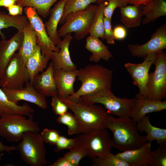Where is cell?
<instances>
[{
	"label": "cell",
	"instance_id": "7bdbcfd3",
	"mask_svg": "<svg viewBox=\"0 0 166 166\" xmlns=\"http://www.w3.org/2000/svg\"><path fill=\"white\" fill-rule=\"evenodd\" d=\"M8 14L12 16L22 15L23 11V7L20 5L15 4L7 8Z\"/></svg>",
	"mask_w": 166,
	"mask_h": 166
},
{
	"label": "cell",
	"instance_id": "603a6c76",
	"mask_svg": "<svg viewBox=\"0 0 166 166\" xmlns=\"http://www.w3.org/2000/svg\"><path fill=\"white\" fill-rule=\"evenodd\" d=\"M35 110L28 104L19 105L9 101L0 87V117L7 115H21L30 117Z\"/></svg>",
	"mask_w": 166,
	"mask_h": 166
},
{
	"label": "cell",
	"instance_id": "6da1fadb",
	"mask_svg": "<svg viewBox=\"0 0 166 166\" xmlns=\"http://www.w3.org/2000/svg\"><path fill=\"white\" fill-rule=\"evenodd\" d=\"M104 127L109 129L113 133V147L121 151L140 148L147 142L146 136L140 134L136 123L130 118H116L109 113Z\"/></svg>",
	"mask_w": 166,
	"mask_h": 166
},
{
	"label": "cell",
	"instance_id": "277c9868",
	"mask_svg": "<svg viewBox=\"0 0 166 166\" xmlns=\"http://www.w3.org/2000/svg\"><path fill=\"white\" fill-rule=\"evenodd\" d=\"M82 100L88 104L98 103L103 105L109 113L122 118H130L135 98H119L116 96L111 89H104L81 97Z\"/></svg>",
	"mask_w": 166,
	"mask_h": 166
},
{
	"label": "cell",
	"instance_id": "9a60e30c",
	"mask_svg": "<svg viewBox=\"0 0 166 166\" xmlns=\"http://www.w3.org/2000/svg\"><path fill=\"white\" fill-rule=\"evenodd\" d=\"M134 105L129 117L136 123L148 113L166 109V101H155L145 98L139 93L135 95Z\"/></svg>",
	"mask_w": 166,
	"mask_h": 166
},
{
	"label": "cell",
	"instance_id": "7a4b0ae2",
	"mask_svg": "<svg viewBox=\"0 0 166 166\" xmlns=\"http://www.w3.org/2000/svg\"><path fill=\"white\" fill-rule=\"evenodd\" d=\"M113 76L112 70L99 65H88L77 69V77L81 82V86L67 98L76 100L82 96L102 89H111Z\"/></svg>",
	"mask_w": 166,
	"mask_h": 166
},
{
	"label": "cell",
	"instance_id": "52a82bcc",
	"mask_svg": "<svg viewBox=\"0 0 166 166\" xmlns=\"http://www.w3.org/2000/svg\"><path fill=\"white\" fill-rule=\"evenodd\" d=\"M97 6L90 5L85 9L71 12L65 17L62 25L58 30L59 35L74 32L77 40L84 38L89 34L90 29Z\"/></svg>",
	"mask_w": 166,
	"mask_h": 166
},
{
	"label": "cell",
	"instance_id": "e575fe53",
	"mask_svg": "<svg viewBox=\"0 0 166 166\" xmlns=\"http://www.w3.org/2000/svg\"><path fill=\"white\" fill-rule=\"evenodd\" d=\"M73 165L79 166L80 161L85 157L88 156L87 150L85 147L78 143L73 148L70 149L63 156Z\"/></svg>",
	"mask_w": 166,
	"mask_h": 166
},
{
	"label": "cell",
	"instance_id": "3957f363",
	"mask_svg": "<svg viewBox=\"0 0 166 166\" xmlns=\"http://www.w3.org/2000/svg\"><path fill=\"white\" fill-rule=\"evenodd\" d=\"M73 113L79 126L80 133H86L104 128V123L109 113L102 107L83 101L61 99Z\"/></svg>",
	"mask_w": 166,
	"mask_h": 166
},
{
	"label": "cell",
	"instance_id": "484cf974",
	"mask_svg": "<svg viewBox=\"0 0 166 166\" xmlns=\"http://www.w3.org/2000/svg\"><path fill=\"white\" fill-rule=\"evenodd\" d=\"M50 57L43 55L40 46L37 45L33 53L29 57L26 65L29 73L30 81L39 72H42L47 67Z\"/></svg>",
	"mask_w": 166,
	"mask_h": 166
},
{
	"label": "cell",
	"instance_id": "d6a6232c",
	"mask_svg": "<svg viewBox=\"0 0 166 166\" xmlns=\"http://www.w3.org/2000/svg\"><path fill=\"white\" fill-rule=\"evenodd\" d=\"M56 120L58 123L67 126L69 135L80 133L79 123L74 114L67 112L62 115L58 116Z\"/></svg>",
	"mask_w": 166,
	"mask_h": 166
},
{
	"label": "cell",
	"instance_id": "83f0119b",
	"mask_svg": "<svg viewBox=\"0 0 166 166\" xmlns=\"http://www.w3.org/2000/svg\"><path fill=\"white\" fill-rule=\"evenodd\" d=\"M121 21L126 28L138 26L142 21L143 15L140 6H127L121 8Z\"/></svg>",
	"mask_w": 166,
	"mask_h": 166
},
{
	"label": "cell",
	"instance_id": "bcb514c9",
	"mask_svg": "<svg viewBox=\"0 0 166 166\" xmlns=\"http://www.w3.org/2000/svg\"><path fill=\"white\" fill-rule=\"evenodd\" d=\"M17 0H0V7L8 8L10 6L16 4Z\"/></svg>",
	"mask_w": 166,
	"mask_h": 166
},
{
	"label": "cell",
	"instance_id": "5bb4252c",
	"mask_svg": "<svg viewBox=\"0 0 166 166\" xmlns=\"http://www.w3.org/2000/svg\"><path fill=\"white\" fill-rule=\"evenodd\" d=\"M25 86L19 89L12 90L2 88L10 101L18 104L21 101H24L34 104L43 109L47 108L46 96L38 92L35 88L33 81L26 83Z\"/></svg>",
	"mask_w": 166,
	"mask_h": 166
},
{
	"label": "cell",
	"instance_id": "1f68e13d",
	"mask_svg": "<svg viewBox=\"0 0 166 166\" xmlns=\"http://www.w3.org/2000/svg\"><path fill=\"white\" fill-rule=\"evenodd\" d=\"M96 0H67L63 9L62 17L59 23L62 24L66 15L71 12L85 9Z\"/></svg>",
	"mask_w": 166,
	"mask_h": 166
},
{
	"label": "cell",
	"instance_id": "8fae6325",
	"mask_svg": "<svg viewBox=\"0 0 166 166\" xmlns=\"http://www.w3.org/2000/svg\"><path fill=\"white\" fill-rule=\"evenodd\" d=\"M24 11L36 33L37 44L41 47L42 54L50 57L51 60L53 52H58L60 49L49 38L45 24L37 14L36 10L31 7H25Z\"/></svg>",
	"mask_w": 166,
	"mask_h": 166
},
{
	"label": "cell",
	"instance_id": "ee69618b",
	"mask_svg": "<svg viewBox=\"0 0 166 166\" xmlns=\"http://www.w3.org/2000/svg\"><path fill=\"white\" fill-rule=\"evenodd\" d=\"M49 166H73L65 157H60Z\"/></svg>",
	"mask_w": 166,
	"mask_h": 166
},
{
	"label": "cell",
	"instance_id": "ffe728a7",
	"mask_svg": "<svg viewBox=\"0 0 166 166\" xmlns=\"http://www.w3.org/2000/svg\"><path fill=\"white\" fill-rule=\"evenodd\" d=\"M151 143L148 142L140 148L124 151L116 155L129 166H148Z\"/></svg>",
	"mask_w": 166,
	"mask_h": 166
},
{
	"label": "cell",
	"instance_id": "ba28073f",
	"mask_svg": "<svg viewBox=\"0 0 166 166\" xmlns=\"http://www.w3.org/2000/svg\"><path fill=\"white\" fill-rule=\"evenodd\" d=\"M77 137L78 143L85 147L87 157L91 160L106 156L111 152L113 147L112 139L105 128L82 133Z\"/></svg>",
	"mask_w": 166,
	"mask_h": 166
},
{
	"label": "cell",
	"instance_id": "b9f144b4",
	"mask_svg": "<svg viewBox=\"0 0 166 166\" xmlns=\"http://www.w3.org/2000/svg\"><path fill=\"white\" fill-rule=\"evenodd\" d=\"M113 31L115 40H123L127 36V30L125 27L123 26H117L114 27Z\"/></svg>",
	"mask_w": 166,
	"mask_h": 166
},
{
	"label": "cell",
	"instance_id": "5b68a950",
	"mask_svg": "<svg viewBox=\"0 0 166 166\" xmlns=\"http://www.w3.org/2000/svg\"><path fill=\"white\" fill-rule=\"evenodd\" d=\"M40 131L33 116L27 118L23 115L9 114L0 117V136L9 142H20L25 132Z\"/></svg>",
	"mask_w": 166,
	"mask_h": 166
},
{
	"label": "cell",
	"instance_id": "60d3db41",
	"mask_svg": "<svg viewBox=\"0 0 166 166\" xmlns=\"http://www.w3.org/2000/svg\"><path fill=\"white\" fill-rule=\"evenodd\" d=\"M104 39L107 42L111 45L115 44L113 31L112 29L111 21L104 17Z\"/></svg>",
	"mask_w": 166,
	"mask_h": 166
},
{
	"label": "cell",
	"instance_id": "7dc6e473",
	"mask_svg": "<svg viewBox=\"0 0 166 166\" xmlns=\"http://www.w3.org/2000/svg\"><path fill=\"white\" fill-rule=\"evenodd\" d=\"M128 3L136 6L144 5L152 0H126Z\"/></svg>",
	"mask_w": 166,
	"mask_h": 166
},
{
	"label": "cell",
	"instance_id": "d6986e66",
	"mask_svg": "<svg viewBox=\"0 0 166 166\" xmlns=\"http://www.w3.org/2000/svg\"><path fill=\"white\" fill-rule=\"evenodd\" d=\"M77 71V69L73 71H66L54 67V78L59 98L66 99L75 93L73 85Z\"/></svg>",
	"mask_w": 166,
	"mask_h": 166
},
{
	"label": "cell",
	"instance_id": "836d02e7",
	"mask_svg": "<svg viewBox=\"0 0 166 166\" xmlns=\"http://www.w3.org/2000/svg\"><path fill=\"white\" fill-rule=\"evenodd\" d=\"M91 160L93 166H129L116 155L111 152L103 157H96Z\"/></svg>",
	"mask_w": 166,
	"mask_h": 166
},
{
	"label": "cell",
	"instance_id": "d4e9b609",
	"mask_svg": "<svg viewBox=\"0 0 166 166\" xmlns=\"http://www.w3.org/2000/svg\"><path fill=\"white\" fill-rule=\"evenodd\" d=\"M141 9L143 25L154 22L158 18L166 16L165 0H152L148 2Z\"/></svg>",
	"mask_w": 166,
	"mask_h": 166
},
{
	"label": "cell",
	"instance_id": "8d00e7d4",
	"mask_svg": "<svg viewBox=\"0 0 166 166\" xmlns=\"http://www.w3.org/2000/svg\"><path fill=\"white\" fill-rule=\"evenodd\" d=\"M77 137L69 139L60 135L55 145L54 151L55 152H59L66 149H72L77 145Z\"/></svg>",
	"mask_w": 166,
	"mask_h": 166
},
{
	"label": "cell",
	"instance_id": "ab89813d",
	"mask_svg": "<svg viewBox=\"0 0 166 166\" xmlns=\"http://www.w3.org/2000/svg\"><path fill=\"white\" fill-rule=\"evenodd\" d=\"M51 105L53 112L55 114L58 116L67 112L69 109L67 106L60 100L58 96L52 97Z\"/></svg>",
	"mask_w": 166,
	"mask_h": 166
},
{
	"label": "cell",
	"instance_id": "30bf717a",
	"mask_svg": "<svg viewBox=\"0 0 166 166\" xmlns=\"http://www.w3.org/2000/svg\"><path fill=\"white\" fill-rule=\"evenodd\" d=\"M30 81V76L26 64L18 52L14 55L6 67L0 79V87L19 89Z\"/></svg>",
	"mask_w": 166,
	"mask_h": 166
},
{
	"label": "cell",
	"instance_id": "9c48e42d",
	"mask_svg": "<svg viewBox=\"0 0 166 166\" xmlns=\"http://www.w3.org/2000/svg\"><path fill=\"white\" fill-rule=\"evenodd\" d=\"M154 72L149 73L146 98L160 101L166 97V53H157Z\"/></svg>",
	"mask_w": 166,
	"mask_h": 166
},
{
	"label": "cell",
	"instance_id": "2e32d148",
	"mask_svg": "<svg viewBox=\"0 0 166 166\" xmlns=\"http://www.w3.org/2000/svg\"><path fill=\"white\" fill-rule=\"evenodd\" d=\"M23 36L22 31H18L10 39L2 38L0 41V79L14 55L21 47Z\"/></svg>",
	"mask_w": 166,
	"mask_h": 166
},
{
	"label": "cell",
	"instance_id": "f6af8a7d",
	"mask_svg": "<svg viewBox=\"0 0 166 166\" xmlns=\"http://www.w3.org/2000/svg\"><path fill=\"white\" fill-rule=\"evenodd\" d=\"M17 150V147L14 145L12 146H6L2 142L0 141V160L2 159V152L5 151L7 152L11 153L12 151Z\"/></svg>",
	"mask_w": 166,
	"mask_h": 166
},
{
	"label": "cell",
	"instance_id": "7c38bea8",
	"mask_svg": "<svg viewBox=\"0 0 166 166\" xmlns=\"http://www.w3.org/2000/svg\"><path fill=\"white\" fill-rule=\"evenodd\" d=\"M157 53L148 54L140 63H125L124 66L129 73L133 81V84L139 89V93L145 98L147 93V84L149 71L156 59Z\"/></svg>",
	"mask_w": 166,
	"mask_h": 166
},
{
	"label": "cell",
	"instance_id": "44dd1931",
	"mask_svg": "<svg viewBox=\"0 0 166 166\" xmlns=\"http://www.w3.org/2000/svg\"><path fill=\"white\" fill-rule=\"evenodd\" d=\"M66 0H59L50 9L49 18L45 24L48 34L56 46L61 40L58 33L57 27L62 17L64 5Z\"/></svg>",
	"mask_w": 166,
	"mask_h": 166
},
{
	"label": "cell",
	"instance_id": "f1b7e54d",
	"mask_svg": "<svg viewBox=\"0 0 166 166\" xmlns=\"http://www.w3.org/2000/svg\"><path fill=\"white\" fill-rule=\"evenodd\" d=\"M29 23L26 15L12 16L0 11V35L2 38H5V36L1 32V30L13 27L18 31H23Z\"/></svg>",
	"mask_w": 166,
	"mask_h": 166
},
{
	"label": "cell",
	"instance_id": "4dcf8cb0",
	"mask_svg": "<svg viewBox=\"0 0 166 166\" xmlns=\"http://www.w3.org/2000/svg\"><path fill=\"white\" fill-rule=\"evenodd\" d=\"M58 0H17L16 3L21 6L35 9L39 15L43 18L49 14L51 6Z\"/></svg>",
	"mask_w": 166,
	"mask_h": 166
},
{
	"label": "cell",
	"instance_id": "f35d334b",
	"mask_svg": "<svg viewBox=\"0 0 166 166\" xmlns=\"http://www.w3.org/2000/svg\"><path fill=\"white\" fill-rule=\"evenodd\" d=\"M40 135L44 142L52 145H55L60 135L59 132L57 130L44 129Z\"/></svg>",
	"mask_w": 166,
	"mask_h": 166
},
{
	"label": "cell",
	"instance_id": "cb8c5ba5",
	"mask_svg": "<svg viewBox=\"0 0 166 166\" xmlns=\"http://www.w3.org/2000/svg\"><path fill=\"white\" fill-rule=\"evenodd\" d=\"M139 132H145L147 142L156 140L160 145H166V129L156 127L150 122L149 116L145 115L136 123Z\"/></svg>",
	"mask_w": 166,
	"mask_h": 166
},
{
	"label": "cell",
	"instance_id": "ac0fdd59",
	"mask_svg": "<svg viewBox=\"0 0 166 166\" xmlns=\"http://www.w3.org/2000/svg\"><path fill=\"white\" fill-rule=\"evenodd\" d=\"M54 70V65L51 61L46 69L41 74L36 75L33 80L36 89L45 96H58Z\"/></svg>",
	"mask_w": 166,
	"mask_h": 166
},
{
	"label": "cell",
	"instance_id": "4fadbf2b",
	"mask_svg": "<svg viewBox=\"0 0 166 166\" xmlns=\"http://www.w3.org/2000/svg\"><path fill=\"white\" fill-rule=\"evenodd\" d=\"M128 49L132 56L144 58L148 54L158 53L166 49V24L160 26L150 39L142 44H129Z\"/></svg>",
	"mask_w": 166,
	"mask_h": 166
},
{
	"label": "cell",
	"instance_id": "c3c4849f",
	"mask_svg": "<svg viewBox=\"0 0 166 166\" xmlns=\"http://www.w3.org/2000/svg\"><path fill=\"white\" fill-rule=\"evenodd\" d=\"M97 2L99 3L101 2H107L108 0H96Z\"/></svg>",
	"mask_w": 166,
	"mask_h": 166
},
{
	"label": "cell",
	"instance_id": "d590c367",
	"mask_svg": "<svg viewBox=\"0 0 166 166\" xmlns=\"http://www.w3.org/2000/svg\"><path fill=\"white\" fill-rule=\"evenodd\" d=\"M148 166H166V145H160L156 149L151 151Z\"/></svg>",
	"mask_w": 166,
	"mask_h": 166
},
{
	"label": "cell",
	"instance_id": "8992f818",
	"mask_svg": "<svg viewBox=\"0 0 166 166\" xmlns=\"http://www.w3.org/2000/svg\"><path fill=\"white\" fill-rule=\"evenodd\" d=\"M44 142L38 132H25L17 150L22 160L31 166H43L48 163Z\"/></svg>",
	"mask_w": 166,
	"mask_h": 166
},
{
	"label": "cell",
	"instance_id": "4316f807",
	"mask_svg": "<svg viewBox=\"0 0 166 166\" xmlns=\"http://www.w3.org/2000/svg\"><path fill=\"white\" fill-rule=\"evenodd\" d=\"M23 39L18 52L26 64L28 59L34 51L38 45L37 37L32 26L29 23L23 30Z\"/></svg>",
	"mask_w": 166,
	"mask_h": 166
},
{
	"label": "cell",
	"instance_id": "f546056e",
	"mask_svg": "<svg viewBox=\"0 0 166 166\" xmlns=\"http://www.w3.org/2000/svg\"><path fill=\"white\" fill-rule=\"evenodd\" d=\"M107 2L98 3L92 23L90 35L104 39V10Z\"/></svg>",
	"mask_w": 166,
	"mask_h": 166
},
{
	"label": "cell",
	"instance_id": "74e56055",
	"mask_svg": "<svg viewBox=\"0 0 166 166\" xmlns=\"http://www.w3.org/2000/svg\"><path fill=\"white\" fill-rule=\"evenodd\" d=\"M107 2L108 4L104 10V16L110 21L114 11L117 8L124 7L128 3L126 0H108Z\"/></svg>",
	"mask_w": 166,
	"mask_h": 166
},
{
	"label": "cell",
	"instance_id": "7402d4cb",
	"mask_svg": "<svg viewBox=\"0 0 166 166\" xmlns=\"http://www.w3.org/2000/svg\"><path fill=\"white\" fill-rule=\"evenodd\" d=\"M85 48L92 53L89 60L97 63L101 59L105 61H108L113 58V55L109 50L108 47L105 45L99 38L89 35L86 40Z\"/></svg>",
	"mask_w": 166,
	"mask_h": 166
},
{
	"label": "cell",
	"instance_id": "e0dca14e",
	"mask_svg": "<svg viewBox=\"0 0 166 166\" xmlns=\"http://www.w3.org/2000/svg\"><path fill=\"white\" fill-rule=\"evenodd\" d=\"M56 45L60 49L58 52L54 51L52 58L55 68L61 69L66 71L76 70V66L72 62L70 57L69 47L73 38L71 33H68Z\"/></svg>",
	"mask_w": 166,
	"mask_h": 166
}]
</instances>
